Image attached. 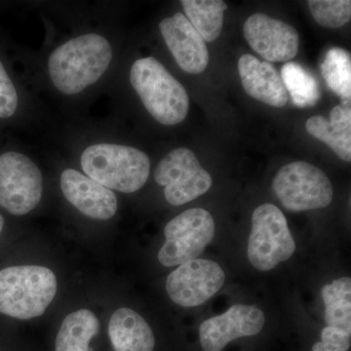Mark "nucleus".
Segmentation results:
<instances>
[{"mask_svg":"<svg viewBox=\"0 0 351 351\" xmlns=\"http://www.w3.org/2000/svg\"><path fill=\"white\" fill-rule=\"evenodd\" d=\"M308 7L314 20L322 27L338 29L350 21V0H311Z\"/></svg>","mask_w":351,"mask_h":351,"instance_id":"nucleus-23","label":"nucleus"},{"mask_svg":"<svg viewBox=\"0 0 351 351\" xmlns=\"http://www.w3.org/2000/svg\"><path fill=\"white\" fill-rule=\"evenodd\" d=\"M61 189L69 202L89 218L104 221L117 213L114 193L78 171L66 169L62 173Z\"/></svg>","mask_w":351,"mask_h":351,"instance_id":"nucleus-14","label":"nucleus"},{"mask_svg":"<svg viewBox=\"0 0 351 351\" xmlns=\"http://www.w3.org/2000/svg\"><path fill=\"white\" fill-rule=\"evenodd\" d=\"M165 243L158 252L164 267L182 265L199 257L214 239L215 221L202 208L182 212L170 221L164 230Z\"/></svg>","mask_w":351,"mask_h":351,"instance_id":"nucleus-7","label":"nucleus"},{"mask_svg":"<svg viewBox=\"0 0 351 351\" xmlns=\"http://www.w3.org/2000/svg\"><path fill=\"white\" fill-rule=\"evenodd\" d=\"M130 82L147 112L159 123L173 126L186 119L188 93L160 62L152 57L137 60L131 68Z\"/></svg>","mask_w":351,"mask_h":351,"instance_id":"nucleus-3","label":"nucleus"},{"mask_svg":"<svg viewBox=\"0 0 351 351\" xmlns=\"http://www.w3.org/2000/svg\"><path fill=\"white\" fill-rule=\"evenodd\" d=\"M226 274L219 263L195 258L171 272L166 290L175 304L195 307L204 304L223 288Z\"/></svg>","mask_w":351,"mask_h":351,"instance_id":"nucleus-10","label":"nucleus"},{"mask_svg":"<svg viewBox=\"0 0 351 351\" xmlns=\"http://www.w3.org/2000/svg\"><path fill=\"white\" fill-rule=\"evenodd\" d=\"M154 178L159 186H164L166 200L174 206L196 199L213 184L211 175L186 147L176 149L164 157L157 165Z\"/></svg>","mask_w":351,"mask_h":351,"instance_id":"nucleus-9","label":"nucleus"},{"mask_svg":"<svg viewBox=\"0 0 351 351\" xmlns=\"http://www.w3.org/2000/svg\"><path fill=\"white\" fill-rule=\"evenodd\" d=\"M239 71L245 92L256 100L282 108L289 95L280 73L269 62H262L250 54L240 57Z\"/></svg>","mask_w":351,"mask_h":351,"instance_id":"nucleus-15","label":"nucleus"},{"mask_svg":"<svg viewBox=\"0 0 351 351\" xmlns=\"http://www.w3.org/2000/svg\"><path fill=\"white\" fill-rule=\"evenodd\" d=\"M328 86L341 98V105L350 106L351 60L350 53L341 48L328 51L321 66Z\"/></svg>","mask_w":351,"mask_h":351,"instance_id":"nucleus-22","label":"nucleus"},{"mask_svg":"<svg viewBox=\"0 0 351 351\" xmlns=\"http://www.w3.org/2000/svg\"><path fill=\"white\" fill-rule=\"evenodd\" d=\"M57 293L54 272L40 265L0 270V313L27 320L45 313Z\"/></svg>","mask_w":351,"mask_h":351,"instance_id":"nucleus-2","label":"nucleus"},{"mask_svg":"<svg viewBox=\"0 0 351 351\" xmlns=\"http://www.w3.org/2000/svg\"><path fill=\"white\" fill-rule=\"evenodd\" d=\"M281 78L297 107H313L320 98L317 80L299 64L289 62L281 69Z\"/></svg>","mask_w":351,"mask_h":351,"instance_id":"nucleus-21","label":"nucleus"},{"mask_svg":"<svg viewBox=\"0 0 351 351\" xmlns=\"http://www.w3.org/2000/svg\"><path fill=\"white\" fill-rule=\"evenodd\" d=\"M313 351H332L328 350V348H325L324 345H323L321 341L319 343H316L315 345L313 346Z\"/></svg>","mask_w":351,"mask_h":351,"instance_id":"nucleus-26","label":"nucleus"},{"mask_svg":"<svg viewBox=\"0 0 351 351\" xmlns=\"http://www.w3.org/2000/svg\"><path fill=\"white\" fill-rule=\"evenodd\" d=\"M274 193L291 212H304L329 206L334 197L327 175L306 161L284 166L272 182Z\"/></svg>","mask_w":351,"mask_h":351,"instance_id":"nucleus-6","label":"nucleus"},{"mask_svg":"<svg viewBox=\"0 0 351 351\" xmlns=\"http://www.w3.org/2000/svg\"><path fill=\"white\" fill-rule=\"evenodd\" d=\"M244 36L252 49L269 63L290 61L299 52L300 36L295 27L265 14H253L246 20Z\"/></svg>","mask_w":351,"mask_h":351,"instance_id":"nucleus-11","label":"nucleus"},{"mask_svg":"<svg viewBox=\"0 0 351 351\" xmlns=\"http://www.w3.org/2000/svg\"><path fill=\"white\" fill-rule=\"evenodd\" d=\"M295 251L294 237L287 219L276 205H261L252 216L248 242V258L261 271H269L292 257Z\"/></svg>","mask_w":351,"mask_h":351,"instance_id":"nucleus-5","label":"nucleus"},{"mask_svg":"<svg viewBox=\"0 0 351 351\" xmlns=\"http://www.w3.org/2000/svg\"><path fill=\"white\" fill-rule=\"evenodd\" d=\"M306 127L311 136L325 143L339 158L350 162V106H336L332 110L330 119L321 115L311 117L307 120Z\"/></svg>","mask_w":351,"mask_h":351,"instance_id":"nucleus-17","label":"nucleus"},{"mask_svg":"<svg viewBox=\"0 0 351 351\" xmlns=\"http://www.w3.org/2000/svg\"><path fill=\"white\" fill-rule=\"evenodd\" d=\"M186 17L207 43L221 36L228 4L221 0H182Z\"/></svg>","mask_w":351,"mask_h":351,"instance_id":"nucleus-19","label":"nucleus"},{"mask_svg":"<svg viewBox=\"0 0 351 351\" xmlns=\"http://www.w3.org/2000/svg\"><path fill=\"white\" fill-rule=\"evenodd\" d=\"M321 295L325 304V321L328 326L336 327L351 334V279L341 277L323 286Z\"/></svg>","mask_w":351,"mask_h":351,"instance_id":"nucleus-20","label":"nucleus"},{"mask_svg":"<svg viewBox=\"0 0 351 351\" xmlns=\"http://www.w3.org/2000/svg\"><path fill=\"white\" fill-rule=\"evenodd\" d=\"M108 335L115 351H154V332L147 321L131 308H119L112 314Z\"/></svg>","mask_w":351,"mask_h":351,"instance_id":"nucleus-16","label":"nucleus"},{"mask_svg":"<svg viewBox=\"0 0 351 351\" xmlns=\"http://www.w3.org/2000/svg\"><path fill=\"white\" fill-rule=\"evenodd\" d=\"M4 226V219L3 217L0 215V233H1L2 230H3Z\"/></svg>","mask_w":351,"mask_h":351,"instance_id":"nucleus-27","label":"nucleus"},{"mask_svg":"<svg viewBox=\"0 0 351 351\" xmlns=\"http://www.w3.org/2000/svg\"><path fill=\"white\" fill-rule=\"evenodd\" d=\"M265 322L262 309L235 304L226 313L209 318L200 325L201 346L204 351H221L234 339L258 335Z\"/></svg>","mask_w":351,"mask_h":351,"instance_id":"nucleus-12","label":"nucleus"},{"mask_svg":"<svg viewBox=\"0 0 351 351\" xmlns=\"http://www.w3.org/2000/svg\"><path fill=\"white\" fill-rule=\"evenodd\" d=\"M166 45L180 68L191 75H199L209 64L206 43L182 13H176L159 24Z\"/></svg>","mask_w":351,"mask_h":351,"instance_id":"nucleus-13","label":"nucleus"},{"mask_svg":"<svg viewBox=\"0 0 351 351\" xmlns=\"http://www.w3.org/2000/svg\"><path fill=\"white\" fill-rule=\"evenodd\" d=\"M43 191V175L29 157L16 152L0 156V206L23 216L38 206Z\"/></svg>","mask_w":351,"mask_h":351,"instance_id":"nucleus-8","label":"nucleus"},{"mask_svg":"<svg viewBox=\"0 0 351 351\" xmlns=\"http://www.w3.org/2000/svg\"><path fill=\"white\" fill-rule=\"evenodd\" d=\"M100 323L92 311L80 309L64 318L56 338V351H89Z\"/></svg>","mask_w":351,"mask_h":351,"instance_id":"nucleus-18","label":"nucleus"},{"mask_svg":"<svg viewBox=\"0 0 351 351\" xmlns=\"http://www.w3.org/2000/svg\"><path fill=\"white\" fill-rule=\"evenodd\" d=\"M82 166L90 179L124 193L143 188L151 173V161L145 152L121 145L88 147L82 156Z\"/></svg>","mask_w":351,"mask_h":351,"instance_id":"nucleus-4","label":"nucleus"},{"mask_svg":"<svg viewBox=\"0 0 351 351\" xmlns=\"http://www.w3.org/2000/svg\"><path fill=\"white\" fill-rule=\"evenodd\" d=\"M18 107V95L12 80L0 61V119H9Z\"/></svg>","mask_w":351,"mask_h":351,"instance_id":"nucleus-24","label":"nucleus"},{"mask_svg":"<svg viewBox=\"0 0 351 351\" xmlns=\"http://www.w3.org/2000/svg\"><path fill=\"white\" fill-rule=\"evenodd\" d=\"M351 334L336 327H325L321 332V343L332 351H348L350 348Z\"/></svg>","mask_w":351,"mask_h":351,"instance_id":"nucleus-25","label":"nucleus"},{"mask_svg":"<svg viewBox=\"0 0 351 351\" xmlns=\"http://www.w3.org/2000/svg\"><path fill=\"white\" fill-rule=\"evenodd\" d=\"M112 58V47L104 36L96 34L78 36L51 54L48 60L51 80L62 93H80L100 80Z\"/></svg>","mask_w":351,"mask_h":351,"instance_id":"nucleus-1","label":"nucleus"}]
</instances>
